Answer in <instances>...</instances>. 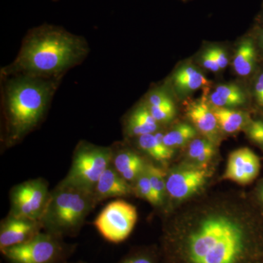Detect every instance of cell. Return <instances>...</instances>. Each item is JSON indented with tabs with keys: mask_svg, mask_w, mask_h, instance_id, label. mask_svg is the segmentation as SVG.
<instances>
[{
	"mask_svg": "<svg viewBox=\"0 0 263 263\" xmlns=\"http://www.w3.org/2000/svg\"><path fill=\"white\" fill-rule=\"evenodd\" d=\"M196 128L187 123L176 124L172 129L164 133V145L169 148H181L189 145L197 136Z\"/></svg>",
	"mask_w": 263,
	"mask_h": 263,
	"instance_id": "cell-21",
	"label": "cell"
},
{
	"mask_svg": "<svg viewBox=\"0 0 263 263\" xmlns=\"http://www.w3.org/2000/svg\"><path fill=\"white\" fill-rule=\"evenodd\" d=\"M213 54L215 57L218 65L220 67L221 70L226 68L229 63L228 55H227L226 51L220 47H212L211 48Z\"/></svg>",
	"mask_w": 263,
	"mask_h": 263,
	"instance_id": "cell-29",
	"label": "cell"
},
{
	"mask_svg": "<svg viewBox=\"0 0 263 263\" xmlns=\"http://www.w3.org/2000/svg\"><path fill=\"white\" fill-rule=\"evenodd\" d=\"M259 196L261 202H262V203L263 204V181L262 184H261L260 187H259Z\"/></svg>",
	"mask_w": 263,
	"mask_h": 263,
	"instance_id": "cell-32",
	"label": "cell"
},
{
	"mask_svg": "<svg viewBox=\"0 0 263 263\" xmlns=\"http://www.w3.org/2000/svg\"><path fill=\"white\" fill-rule=\"evenodd\" d=\"M42 230L40 221L8 215L0 226V251L25 243Z\"/></svg>",
	"mask_w": 263,
	"mask_h": 263,
	"instance_id": "cell-11",
	"label": "cell"
},
{
	"mask_svg": "<svg viewBox=\"0 0 263 263\" xmlns=\"http://www.w3.org/2000/svg\"><path fill=\"white\" fill-rule=\"evenodd\" d=\"M260 18H261V19H262V22H263V13H262V15H261Z\"/></svg>",
	"mask_w": 263,
	"mask_h": 263,
	"instance_id": "cell-33",
	"label": "cell"
},
{
	"mask_svg": "<svg viewBox=\"0 0 263 263\" xmlns=\"http://www.w3.org/2000/svg\"><path fill=\"white\" fill-rule=\"evenodd\" d=\"M164 133L157 131L153 134H147L136 138L138 148L151 158L157 162H165L171 160L175 149L164 145Z\"/></svg>",
	"mask_w": 263,
	"mask_h": 263,
	"instance_id": "cell-18",
	"label": "cell"
},
{
	"mask_svg": "<svg viewBox=\"0 0 263 263\" xmlns=\"http://www.w3.org/2000/svg\"><path fill=\"white\" fill-rule=\"evenodd\" d=\"M72 249L62 238L41 231L28 241L1 252L9 263H62Z\"/></svg>",
	"mask_w": 263,
	"mask_h": 263,
	"instance_id": "cell-6",
	"label": "cell"
},
{
	"mask_svg": "<svg viewBox=\"0 0 263 263\" xmlns=\"http://www.w3.org/2000/svg\"><path fill=\"white\" fill-rule=\"evenodd\" d=\"M260 171L258 156L249 148H240L230 154L224 174V179L239 184L253 181Z\"/></svg>",
	"mask_w": 263,
	"mask_h": 263,
	"instance_id": "cell-10",
	"label": "cell"
},
{
	"mask_svg": "<svg viewBox=\"0 0 263 263\" xmlns=\"http://www.w3.org/2000/svg\"><path fill=\"white\" fill-rule=\"evenodd\" d=\"M136 208L125 200L110 202L94 221L97 230L110 243H122L130 235L138 220Z\"/></svg>",
	"mask_w": 263,
	"mask_h": 263,
	"instance_id": "cell-7",
	"label": "cell"
},
{
	"mask_svg": "<svg viewBox=\"0 0 263 263\" xmlns=\"http://www.w3.org/2000/svg\"><path fill=\"white\" fill-rule=\"evenodd\" d=\"M72 263H86L84 262H72Z\"/></svg>",
	"mask_w": 263,
	"mask_h": 263,
	"instance_id": "cell-34",
	"label": "cell"
},
{
	"mask_svg": "<svg viewBox=\"0 0 263 263\" xmlns=\"http://www.w3.org/2000/svg\"><path fill=\"white\" fill-rule=\"evenodd\" d=\"M159 123L151 114L146 104L142 103L133 109L126 118L124 131L129 138H138L153 134L158 130Z\"/></svg>",
	"mask_w": 263,
	"mask_h": 263,
	"instance_id": "cell-15",
	"label": "cell"
},
{
	"mask_svg": "<svg viewBox=\"0 0 263 263\" xmlns=\"http://www.w3.org/2000/svg\"><path fill=\"white\" fill-rule=\"evenodd\" d=\"M216 153L214 142L207 138H195L188 145L187 156L197 164L208 163Z\"/></svg>",
	"mask_w": 263,
	"mask_h": 263,
	"instance_id": "cell-22",
	"label": "cell"
},
{
	"mask_svg": "<svg viewBox=\"0 0 263 263\" xmlns=\"http://www.w3.org/2000/svg\"><path fill=\"white\" fill-rule=\"evenodd\" d=\"M254 89L256 100L260 106L263 107V72L256 81Z\"/></svg>",
	"mask_w": 263,
	"mask_h": 263,
	"instance_id": "cell-30",
	"label": "cell"
},
{
	"mask_svg": "<svg viewBox=\"0 0 263 263\" xmlns=\"http://www.w3.org/2000/svg\"><path fill=\"white\" fill-rule=\"evenodd\" d=\"M211 205L168 227L162 263H263V224L247 210Z\"/></svg>",
	"mask_w": 263,
	"mask_h": 263,
	"instance_id": "cell-1",
	"label": "cell"
},
{
	"mask_svg": "<svg viewBox=\"0 0 263 263\" xmlns=\"http://www.w3.org/2000/svg\"><path fill=\"white\" fill-rule=\"evenodd\" d=\"M259 43H260L261 47H262L263 49V29H261L259 32Z\"/></svg>",
	"mask_w": 263,
	"mask_h": 263,
	"instance_id": "cell-31",
	"label": "cell"
},
{
	"mask_svg": "<svg viewBox=\"0 0 263 263\" xmlns=\"http://www.w3.org/2000/svg\"><path fill=\"white\" fill-rule=\"evenodd\" d=\"M89 52V43L82 36L56 26H41L26 34L18 54L1 69L0 75L63 79L68 71L84 62Z\"/></svg>",
	"mask_w": 263,
	"mask_h": 263,
	"instance_id": "cell-2",
	"label": "cell"
},
{
	"mask_svg": "<svg viewBox=\"0 0 263 263\" xmlns=\"http://www.w3.org/2000/svg\"><path fill=\"white\" fill-rule=\"evenodd\" d=\"M171 81L176 92L181 95H186L203 89L209 84V81L201 71L191 65H183L178 68L175 71Z\"/></svg>",
	"mask_w": 263,
	"mask_h": 263,
	"instance_id": "cell-16",
	"label": "cell"
},
{
	"mask_svg": "<svg viewBox=\"0 0 263 263\" xmlns=\"http://www.w3.org/2000/svg\"><path fill=\"white\" fill-rule=\"evenodd\" d=\"M96 205L92 193L61 181L51 192L40 222L46 233L73 236Z\"/></svg>",
	"mask_w": 263,
	"mask_h": 263,
	"instance_id": "cell-4",
	"label": "cell"
},
{
	"mask_svg": "<svg viewBox=\"0 0 263 263\" xmlns=\"http://www.w3.org/2000/svg\"><path fill=\"white\" fill-rule=\"evenodd\" d=\"M146 171L157 202H158V206L162 205L164 197L167 195V190H166L167 174L164 172L163 169L158 166L148 163V162H147Z\"/></svg>",
	"mask_w": 263,
	"mask_h": 263,
	"instance_id": "cell-23",
	"label": "cell"
},
{
	"mask_svg": "<svg viewBox=\"0 0 263 263\" xmlns=\"http://www.w3.org/2000/svg\"><path fill=\"white\" fill-rule=\"evenodd\" d=\"M208 100L212 106L234 108L245 105L247 98L238 85L226 84L216 86Z\"/></svg>",
	"mask_w": 263,
	"mask_h": 263,
	"instance_id": "cell-17",
	"label": "cell"
},
{
	"mask_svg": "<svg viewBox=\"0 0 263 263\" xmlns=\"http://www.w3.org/2000/svg\"><path fill=\"white\" fill-rule=\"evenodd\" d=\"M112 156V146L79 142L74 151L70 171L62 182L92 193L100 176L111 164Z\"/></svg>",
	"mask_w": 263,
	"mask_h": 263,
	"instance_id": "cell-5",
	"label": "cell"
},
{
	"mask_svg": "<svg viewBox=\"0 0 263 263\" xmlns=\"http://www.w3.org/2000/svg\"><path fill=\"white\" fill-rule=\"evenodd\" d=\"M111 165L129 183H135L146 168L147 162L134 151L122 146H112Z\"/></svg>",
	"mask_w": 263,
	"mask_h": 263,
	"instance_id": "cell-14",
	"label": "cell"
},
{
	"mask_svg": "<svg viewBox=\"0 0 263 263\" xmlns=\"http://www.w3.org/2000/svg\"><path fill=\"white\" fill-rule=\"evenodd\" d=\"M51 192L43 179L24 181L15 186L10 193L9 215L40 221Z\"/></svg>",
	"mask_w": 263,
	"mask_h": 263,
	"instance_id": "cell-8",
	"label": "cell"
},
{
	"mask_svg": "<svg viewBox=\"0 0 263 263\" xmlns=\"http://www.w3.org/2000/svg\"><path fill=\"white\" fill-rule=\"evenodd\" d=\"M208 176L209 173L203 166L175 169L166 179L167 194L173 200L187 199L202 187Z\"/></svg>",
	"mask_w": 263,
	"mask_h": 263,
	"instance_id": "cell-9",
	"label": "cell"
},
{
	"mask_svg": "<svg viewBox=\"0 0 263 263\" xmlns=\"http://www.w3.org/2000/svg\"><path fill=\"white\" fill-rule=\"evenodd\" d=\"M246 133L249 139L263 149V121H252L246 127Z\"/></svg>",
	"mask_w": 263,
	"mask_h": 263,
	"instance_id": "cell-27",
	"label": "cell"
},
{
	"mask_svg": "<svg viewBox=\"0 0 263 263\" xmlns=\"http://www.w3.org/2000/svg\"><path fill=\"white\" fill-rule=\"evenodd\" d=\"M116 263H162L160 253L153 249H142L128 254Z\"/></svg>",
	"mask_w": 263,
	"mask_h": 263,
	"instance_id": "cell-26",
	"label": "cell"
},
{
	"mask_svg": "<svg viewBox=\"0 0 263 263\" xmlns=\"http://www.w3.org/2000/svg\"><path fill=\"white\" fill-rule=\"evenodd\" d=\"M133 194L134 191L131 183L123 179L111 164L100 176L92 190L96 204L106 199L127 197Z\"/></svg>",
	"mask_w": 263,
	"mask_h": 263,
	"instance_id": "cell-12",
	"label": "cell"
},
{
	"mask_svg": "<svg viewBox=\"0 0 263 263\" xmlns=\"http://www.w3.org/2000/svg\"><path fill=\"white\" fill-rule=\"evenodd\" d=\"M201 64L205 69L212 71L213 72H217L221 70L220 67L216 62L215 57L213 54L211 48H208L206 51H204L201 57H200Z\"/></svg>",
	"mask_w": 263,
	"mask_h": 263,
	"instance_id": "cell-28",
	"label": "cell"
},
{
	"mask_svg": "<svg viewBox=\"0 0 263 263\" xmlns=\"http://www.w3.org/2000/svg\"><path fill=\"white\" fill-rule=\"evenodd\" d=\"M186 116L197 131L214 142L219 127L212 105L205 97L189 103L186 107Z\"/></svg>",
	"mask_w": 263,
	"mask_h": 263,
	"instance_id": "cell-13",
	"label": "cell"
},
{
	"mask_svg": "<svg viewBox=\"0 0 263 263\" xmlns=\"http://www.w3.org/2000/svg\"><path fill=\"white\" fill-rule=\"evenodd\" d=\"M256 62V48L251 38H246L238 45L233 65L237 75L246 77L252 73Z\"/></svg>",
	"mask_w": 263,
	"mask_h": 263,
	"instance_id": "cell-19",
	"label": "cell"
},
{
	"mask_svg": "<svg viewBox=\"0 0 263 263\" xmlns=\"http://www.w3.org/2000/svg\"><path fill=\"white\" fill-rule=\"evenodd\" d=\"M213 112L221 131L227 134H233L240 131L247 122V116L243 112L233 108L212 106Z\"/></svg>",
	"mask_w": 263,
	"mask_h": 263,
	"instance_id": "cell-20",
	"label": "cell"
},
{
	"mask_svg": "<svg viewBox=\"0 0 263 263\" xmlns=\"http://www.w3.org/2000/svg\"><path fill=\"white\" fill-rule=\"evenodd\" d=\"M148 108L152 115L159 124L171 122L174 119L176 114V105L171 98L160 105Z\"/></svg>",
	"mask_w": 263,
	"mask_h": 263,
	"instance_id": "cell-25",
	"label": "cell"
},
{
	"mask_svg": "<svg viewBox=\"0 0 263 263\" xmlns=\"http://www.w3.org/2000/svg\"><path fill=\"white\" fill-rule=\"evenodd\" d=\"M133 187L134 194H136L137 196L141 197L152 205L158 206V202L151 185L146 170L135 181L134 186Z\"/></svg>",
	"mask_w": 263,
	"mask_h": 263,
	"instance_id": "cell-24",
	"label": "cell"
},
{
	"mask_svg": "<svg viewBox=\"0 0 263 263\" xmlns=\"http://www.w3.org/2000/svg\"><path fill=\"white\" fill-rule=\"evenodd\" d=\"M2 142L6 147L23 141L44 120L62 79L0 75Z\"/></svg>",
	"mask_w": 263,
	"mask_h": 263,
	"instance_id": "cell-3",
	"label": "cell"
}]
</instances>
